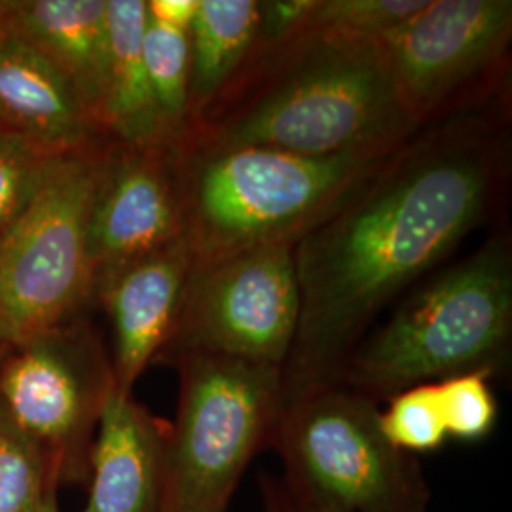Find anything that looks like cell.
I'll return each mask as SVG.
<instances>
[{"instance_id":"1","label":"cell","mask_w":512,"mask_h":512,"mask_svg":"<svg viewBox=\"0 0 512 512\" xmlns=\"http://www.w3.org/2000/svg\"><path fill=\"white\" fill-rule=\"evenodd\" d=\"M509 95L421 128L294 243L300 317L283 399L338 384L380 311L505 205Z\"/></svg>"},{"instance_id":"2","label":"cell","mask_w":512,"mask_h":512,"mask_svg":"<svg viewBox=\"0 0 512 512\" xmlns=\"http://www.w3.org/2000/svg\"><path fill=\"white\" fill-rule=\"evenodd\" d=\"M418 131L382 42L302 29L274 44H255L181 137L338 156L389 154Z\"/></svg>"},{"instance_id":"3","label":"cell","mask_w":512,"mask_h":512,"mask_svg":"<svg viewBox=\"0 0 512 512\" xmlns=\"http://www.w3.org/2000/svg\"><path fill=\"white\" fill-rule=\"evenodd\" d=\"M389 154L302 156L177 139L171 162L194 262L260 245H294Z\"/></svg>"},{"instance_id":"4","label":"cell","mask_w":512,"mask_h":512,"mask_svg":"<svg viewBox=\"0 0 512 512\" xmlns=\"http://www.w3.org/2000/svg\"><path fill=\"white\" fill-rule=\"evenodd\" d=\"M511 344L512 241L507 230H497L366 334L338 384L380 404L461 374L503 376Z\"/></svg>"},{"instance_id":"5","label":"cell","mask_w":512,"mask_h":512,"mask_svg":"<svg viewBox=\"0 0 512 512\" xmlns=\"http://www.w3.org/2000/svg\"><path fill=\"white\" fill-rule=\"evenodd\" d=\"M167 365L179 372V406L160 512H228L247 467L272 448L285 404L281 366L200 351Z\"/></svg>"},{"instance_id":"6","label":"cell","mask_w":512,"mask_h":512,"mask_svg":"<svg viewBox=\"0 0 512 512\" xmlns=\"http://www.w3.org/2000/svg\"><path fill=\"white\" fill-rule=\"evenodd\" d=\"M380 414L376 401L344 384L287 399L270 448L281 480L330 511L429 512L420 461L385 439Z\"/></svg>"},{"instance_id":"7","label":"cell","mask_w":512,"mask_h":512,"mask_svg":"<svg viewBox=\"0 0 512 512\" xmlns=\"http://www.w3.org/2000/svg\"><path fill=\"white\" fill-rule=\"evenodd\" d=\"M110 141L61 156L35 200L0 236V348L97 306L88 226Z\"/></svg>"},{"instance_id":"8","label":"cell","mask_w":512,"mask_h":512,"mask_svg":"<svg viewBox=\"0 0 512 512\" xmlns=\"http://www.w3.org/2000/svg\"><path fill=\"white\" fill-rule=\"evenodd\" d=\"M116 389L110 353L90 315L0 353V406L46 454L59 486H84L101 412Z\"/></svg>"},{"instance_id":"9","label":"cell","mask_w":512,"mask_h":512,"mask_svg":"<svg viewBox=\"0 0 512 512\" xmlns=\"http://www.w3.org/2000/svg\"><path fill=\"white\" fill-rule=\"evenodd\" d=\"M511 0H429L384 42L408 116L427 128L507 95Z\"/></svg>"},{"instance_id":"10","label":"cell","mask_w":512,"mask_h":512,"mask_svg":"<svg viewBox=\"0 0 512 512\" xmlns=\"http://www.w3.org/2000/svg\"><path fill=\"white\" fill-rule=\"evenodd\" d=\"M298 317L294 245H260L194 262L173 336L156 363L200 351L283 368Z\"/></svg>"},{"instance_id":"11","label":"cell","mask_w":512,"mask_h":512,"mask_svg":"<svg viewBox=\"0 0 512 512\" xmlns=\"http://www.w3.org/2000/svg\"><path fill=\"white\" fill-rule=\"evenodd\" d=\"M183 238L171 147L110 141L88 226L93 296L129 264Z\"/></svg>"},{"instance_id":"12","label":"cell","mask_w":512,"mask_h":512,"mask_svg":"<svg viewBox=\"0 0 512 512\" xmlns=\"http://www.w3.org/2000/svg\"><path fill=\"white\" fill-rule=\"evenodd\" d=\"M192 264L188 243L179 239L129 264L95 294V304L105 310L112 329L110 361L116 389L131 393L169 344Z\"/></svg>"},{"instance_id":"13","label":"cell","mask_w":512,"mask_h":512,"mask_svg":"<svg viewBox=\"0 0 512 512\" xmlns=\"http://www.w3.org/2000/svg\"><path fill=\"white\" fill-rule=\"evenodd\" d=\"M167 442L169 423L114 389L95 431L82 512L162 511Z\"/></svg>"},{"instance_id":"14","label":"cell","mask_w":512,"mask_h":512,"mask_svg":"<svg viewBox=\"0 0 512 512\" xmlns=\"http://www.w3.org/2000/svg\"><path fill=\"white\" fill-rule=\"evenodd\" d=\"M0 129L54 156L109 139L54 65L10 29L0 33Z\"/></svg>"},{"instance_id":"15","label":"cell","mask_w":512,"mask_h":512,"mask_svg":"<svg viewBox=\"0 0 512 512\" xmlns=\"http://www.w3.org/2000/svg\"><path fill=\"white\" fill-rule=\"evenodd\" d=\"M8 29L54 65L101 129L110 65L107 0H21Z\"/></svg>"},{"instance_id":"16","label":"cell","mask_w":512,"mask_h":512,"mask_svg":"<svg viewBox=\"0 0 512 512\" xmlns=\"http://www.w3.org/2000/svg\"><path fill=\"white\" fill-rule=\"evenodd\" d=\"M110 65L101 131L129 147H173L148 82L147 0H107Z\"/></svg>"},{"instance_id":"17","label":"cell","mask_w":512,"mask_h":512,"mask_svg":"<svg viewBox=\"0 0 512 512\" xmlns=\"http://www.w3.org/2000/svg\"><path fill=\"white\" fill-rule=\"evenodd\" d=\"M256 18L258 0H200L196 18L188 29V124L238 73L255 48Z\"/></svg>"},{"instance_id":"18","label":"cell","mask_w":512,"mask_h":512,"mask_svg":"<svg viewBox=\"0 0 512 512\" xmlns=\"http://www.w3.org/2000/svg\"><path fill=\"white\" fill-rule=\"evenodd\" d=\"M148 82L165 131L175 143L190 116V44L188 33L148 19L143 38Z\"/></svg>"},{"instance_id":"19","label":"cell","mask_w":512,"mask_h":512,"mask_svg":"<svg viewBox=\"0 0 512 512\" xmlns=\"http://www.w3.org/2000/svg\"><path fill=\"white\" fill-rule=\"evenodd\" d=\"M57 478L46 454L0 406V512H40Z\"/></svg>"},{"instance_id":"20","label":"cell","mask_w":512,"mask_h":512,"mask_svg":"<svg viewBox=\"0 0 512 512\" xmlns=\"http://www.w3.org/2000/svg\"><path fill=\"white\" fill-rule=\"evenodd\" d=\"M429 0H315L304 29L382 42L427 6Z\"/></svg>"},{"instance_id":"21","label":"cell","mask_w":512,"mask_h":512,"mask_svg":"<svg viewBox=\"0 0 512 512\" xmlns=\"http://www.w3.org/2000/svg\"><path fill=\"white\" fill-rule=\"evenodd\" d=\"M387 410L380 414L385 439L406 454L435 452L444 444L446 429L440 412L437 384L404 389L391 397Z\"/></svg>"},{"instance_id":"22","label":"cell","mask_w":512,"mask_h":512,"mask_svg":"<svg viewBox=\"0 0 512 512\" xmlns=\"http://www.w3.org/2000/svg\"><path fill=\"white\" fill-rule=\"evenodd\" d=\"M59 158L0 129V236L35 200Z\"/></svg>"},{"instance_id":"23","label":"cell","mask_w":512,"mask_h":512,"mask_svg":"<svg viewBox=\"0 0 512 512\" xmlns=\"http://www.w3.org/2000/svg\"><path fill=\"white\" fill-rule=\"evenodd\" d=\"M446 437L475 442L492 433L497 401L486 374H461L437 384Z\"/></svg>"},{"instance_id":"24","label":"cell","mask_w":512,"mask_h":512,"mask_svg":"<svg viewBox=\"0 0 512 512\" xmlns=\"http://www.w3.org/2000/svg\"><path fill=\"white\" fill-rule=\"evenodd\" d=\"M315 0H258L255 44H274L302 31Z\"/></svg>"},{"instance_id":"25","label":"cell","mask_w":512,"mask_h":512,"mask_svg":"<svg viewBox=\"0 0 512 512\" xmlns=\"http://www.w3.org/2000/svg\"><path fill=\"white\" fill-rule=\"evenodd\" d=\"M258 484L262 497L260 512H336L319 507L311 503L310 499L296 494L281 480V476L272 475L268 471L260 473Z\"/></svg>"},{"instance_id":"26","label":"cell","mask_w":512,"mask_h":512,"mask_svg":"<svg viewBox=\"0 0 512 512\" xmlns=\"http://www.w3.org/2000/svg\"><path fill=\"white\" fill-rule=\"evenodd\" d=\"M200 0H147L148 19L186 31L196 18Z\"/></svg>"},{"instance_id":"27","label":"cell","mask_w":512,"mask_h":512,"mask_svg":"<svg viewBox=\"0 0 512 512\" xmlns=\"http://www.w3.org/2000/svg\"><path fill=\"white\" fill-rule=\"evenodd\" d=\"M21 0H0V33L6 31L18 12Z\"/></svg>"},{"instance_id":"28","label":"cell","mask_w":512,"mask_h":512,"mask_svg":"<svg viewBox=\"0 0 512 512\" xmlns=\"http://www.w3.org/2000/svg\"><path fill=\"white\" fill-rule=\"evenodd\" d=\"M40 512H59L57 490H52V492H50V495H48V499H46V503H44V507H42V511Z\"/></svg>"},{"instance_id":"29","label":"cell","mask_w":512,"mask_h":512,"mask_svg":"<svg viewBox=\"0 0 512 512\" xmlns=\"http://www.w3.org/2000/svg\"><path fill=\"white\" fill-rule=\"evenodd\" d=\"M0 353H2V348H0Z\"/></svg>"}]
</instances>
